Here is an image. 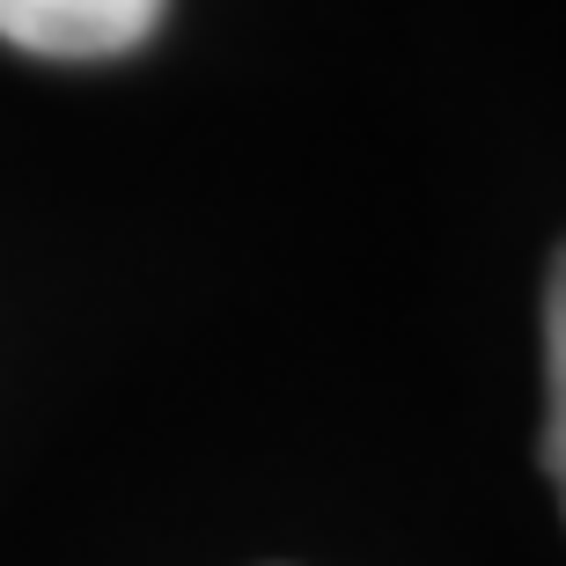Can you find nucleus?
<instances>
[{"mask_svg": "<svg viewBox=\"0 0 566 566\" xmlns=\"http://www.w3.org/2000/svg\"><path fill=\"white\" fill-rule=\"evenodd\" d=\"M163 22V0H0V38L44 60H111Z\"/></svg>", "mask_w": 566, "mask_h": 566, "instance_id": "f257e3e1", "label": "nucleus"}, {"mask_svg": "<svg viewBox=\"0 0 566 566\" xmlns=\"http://www.w3.org/2000/svg\"><path fill=\"white\" fill-rule=\"evenodd\" d=\"M545 471L566 507V251L545 287Z\"/></svg>", "mask_w": 566, "mask_h": 566, "instance_id": "f03ea898", "label": "nucleus"}]
</instances>
